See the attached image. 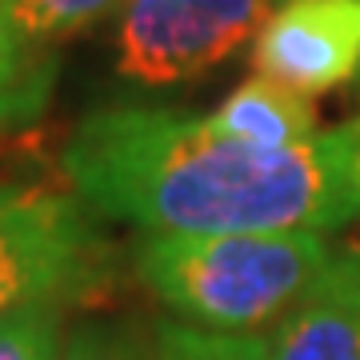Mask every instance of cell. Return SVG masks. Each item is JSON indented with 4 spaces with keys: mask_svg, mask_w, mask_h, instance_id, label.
I'll list each match as a JSON object with an SVG mask.
<instances>
[{
    "mask_svg": "<svg viewBox=\"0 0 360 360\" xmlns=\"http://www.w3.org/2000/svg\"><path fill=\"white\" fill-rule=\"evenodd\" d=\"M96 217L144 232H333L360 220V116L296 148H257L208 116L108 104L60 153Z\"/></svg>",
    "mask_w": 360,
    "mask_h": 360,
    "instance_id": "cell-1",
    "label": "cell"
},
{
    "mask_svg": "<svg viewBox=\"0 0 360 360\" xmlns=\"http://www.w3.org/2000/svg\"><path fill=\"white\" fill-rule=\"evenodd\" d=\"M336 260L328 232H144L141 284L180 324L264 333L292 312Z\"/></svg>",
    "mask_w": 360,
    "mask_h": 360,
    "instance_id": "cell-2",
    "label": "cell"
},
{
    "mask_svg": "<svg viewBox=\"0 0 360 360\" xmlns=\"http://www.w3.org/2000/svg\"><path fill=\"white\" fill-rule=\"evenodd\" d=\"M112 272V245L77 193L0 184V316L101 300Z\"/></svg>",
    "mask_w": 360,
    "mask_h": 360,
    "instance_id": "cell-3",
    "label": "cell"
},
{
    "mask_svg": "<svg viewBox=\"0 0 360 360\" xmlns=\"http://www.w3.org/2000/svg\"><path fill=\"white\" fill-rule=\"evenodd\" d=\"M281 0H124L116 72L141 89L188 84L229 65Z\"/></svg>",
    "mask_w": 360,
    "mask_h": 360,
    "instance_id": "cell-4",
    "label": "cell"
},
{
    "mask_svg": "<svg viewBox=\"0 0 360 360\" xmlns=\"http://www.w3.org/2000/svg\"><path fill=\"white\" fill-rule=\"evenodd\" d=\"M260 77L321 96L360 77V0H281L252 49Z\"/></svg>",
    "mask_w": 360,
    "mask_h": 360,
    "instance_id": "cell-5",
    "label": "cell"
},
{
    "mask_svg": "<svg viewBox=\"0 0 360 360\" xmlns=\"http://www.w3.org/2000/svg\"><path fill=\"white\" fill-rule=\"evenodd\" d=\"M260 340L269 360H360V248L336 257Z\"/></svg>",
    "mask_w": 360,
    "mask_h": 360,
    "instance_id": "cell-6",
    "label": "cell"
},
{
    "mask_svg": "<svg viewBox=\"0 0 360 360\" xmlns=\"http://www.w3.org/2000/svg\"><path fill=\"white\" fill-rule=\"evenodd\" d=\"M208 120L220 132L257 144V148H296V144H309L321 136L309 96L284 89L260 72L240 80L217 104V112H208Z\"/></svg>",
    "mask_w": 360,
    "mask_h": 360,
    "instance_id": "cell-7",
    "label": "cell"
},
{
    "mask_svg": "<svg viewBox=\"0 0 360 360\" xmlns=\"http://www.w3.org/2000/svg\"><path fill=\"white\" fill-rule=\"evenodd\" d=\"M124 0H13V25L32 52L68 40L116 13Z\"/></svg>",
    "mask_w": 360,
    "mask_h": 360,
    "instance_id": "cell-8",
    "label": "cell"
},
{
    "mask_svg": "<svg viewBox=\"0 0 360 360\" xmlns=\"http://www.w3.org/2000/svg\"><path fill=\"white\" fill-rule=\"evenodd\" d=\"M156 360H269L260 333H208L180 321L153 328Z\"/></svg>",
    "mask_w": 360,
    "mask_h": 360,
    "instance_id": "cell-9",
    "label": "cell"
},
{
    "mask_svg": "<svg viewBox=\"0 0 360 360\" xmlns=\"http://www.w3.org/2000/svg\"><path fill=\"white\" fill-rule=\"evenodd\" d=\"M65 309H20L0 316V360H60Z\"/></svg>",
    "mask_w": 360,
    "mask_h": 360,
    "instance_id": "cell-10",
    "label": "cell"
},
{
    "mask_svg": "<svg viewBox=\"0 0 360 360\" xmlns=\"http://www.w3.org/2000/svg\"><path fill=\"white\" fill-rule=\"evenodd\" d=\"M60 360H156V340L124 321H84L65 336Z\"/></svg>",
    "mask_w": 360,
    "mask_h": 360,
    "instance_id": "cell-11",
    "label": "cell"
}]
</instances>
